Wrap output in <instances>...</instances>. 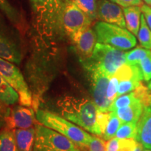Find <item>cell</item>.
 <instances>
[{
	"label": "cell",
	"instance_id": "cell-1",
	"mask_svg": "<svg viewBox=\"0 0 151 151\" xmlns=\"http://www.w3.org/2000/svg\"><path fill=\"white\" fill-rule=\"evenodd\" d=\"M58 107L62 117L86 131L101 137L97 122L98 109L92 100L66 97L60 99Z\"/></svg>",
	"mask_w": 151,
	"mask_h": 151
},
{
	"label": "cell",
	"instance_id": "cell-2",
	"mask_svg": "<svg viewBox=\"0 0 151 151\" xmlns=\"http://www.w3.org/2000/svg\"><path fill=\"white\" fill-rule=\"evenodd\" d=\"M36 118L39 123L59 132L70 139L80 148L81 151L88 150L92 136L83 128L62 116L42 109L37 110Z\"/></svg>",
	"mask_w": 151,
	"mask_h": 151
},
{
	"label": "cell",
	"instance_id": "cell-3",
	"mask_svg": "<svg viewBox=\"0 0 151 151\" xmlns=\"http://www.w3.org/2000/svg\"><path fill=\"white\" fill-rule=\"evenodd\" d=\"M81 62L85 70L97 69L111 78L125 63V52L109 45L97 42L92 55Z\"/></svg>",
	"mask_w": 151,
	"mask_h": 151
},
{
	"label": "cell",
	"instance_id": "cell-4",
	"mask_svg": "<svg viewBox=\"0 0 151 151\" xmlns=\"http://www.w3.org/2000/svg\"><path fill=\"white\" fill-rule=\"evenodd\" d=\"M64 0H31L36 23L43 35H58V20Z\"/></svg>",
	"mask_w": 151,
	"mask_h": 151
},
{
	"label": "cell",
	"instance_id": "cell-5",
	"mask_svg": "<svg viewBox=\"0 0 151 151\" xmlns=\"http://www.w3.org/2000/svg\"><path fill=\"white\" fill-rule=\"evenodd\" d=\"M92 20L71 0H64L58 20V35L71 40L81 30L89 27Z\"/></svg>",
	"mask_w": 151,
	"mask_h": 151
},
{
	"label": "cell",
	"instance_id": "cell-6",
	"mask_svg": "<svg viewBox=\"0 0 151 151\" xmlns=\"http://www.w3.org/2000/svg\"><path fill=\"white\" fill-rule=\"evenodd\" d=\"M98 43L107 44L122 50H127L137 45L135 36L126 28L99 21L94 26Z\"/></svg>",
	"mask_w": 151,
	"mask_h": 151
},
{
	"label": "cell",
	"instance_id": "cell-7",
	"mask_svg": "<svg viewBox=\"0 0 151 151\" xmlns=\"http://www.w3.org/2000/svg\"><path fill=\"white\" fill-rule=\"evenodd\" d=\"M32 151H81L74 143L59 132L41 123L35 125Z\"/></svg>",
	"mask_w": 151,
	"mask_h": 151
},
{
	"label": "cell",
	"instance_id": "cell-8",
	"mask_svg": "<svg viewBox=\"0 0 151 151\" xmlns=\"http://www.w3.org/2000/svg\"><path fill=\"white\" fill-rule=\"evenodd\" d=\"M0 74L18 92L20 105L28 107L33 105V98L29 86L18 68L13 62L0 58Z\"/></svg>",
	"mask_w": 151,
	"mask_h": 151
},
{
	"label": "cell",
	"instance_id": "cell-9",
	"mask_svg": "<svg viewBox=\"0 0 151 151\" xmlns=\"http://www.w3.org/2000/svg\"><path fill=\"white\" fill-rule=\"evenodd\" d=\"M89 76L92 101L98 111H110L111 103L107 99V88L110 77L97 69H86Z\"/></svg>",
	"mask_w": 151,
	"mask_h": 151
},
{
	"label": "cell",
	"instance_id": "cell-10",
	"mask_svg": "<svg viewBox=\"0 0 151 151\" xmlns=\"http://www.w3.org/2000/svg\"><path fill=\"white\" fill-rule=\"evenodd\" d=\"M0 58L19 65L22 60L20 41L15 33L0 21Z\"/></svg>",
	"mask_w": 151,
	"mask_h": 151
},
{
	"label": "cell",
	"instance_id": "cell-11",
	"mask_svg": "<svg viewBox=\"0 0 151 151\" xmlns=\"http://www.w3.org/2000/svg\"><path fill=\"white\" fill-rule=\"evenodd\" d=\"M36 113L31 107L16 105L11 108L6 120L5 129H29L37 124Z\"/></svg>",
	"mask_w": 151,
	"mask_h": 151
},
{
	"label": "cell",
	"instance_id": "cell-12",
	"mask_svg": "<svg viewBox=\"0 0 151 151\" xmlns=\"http://www.w3.org/2000/svg\"><path fill=\"white\" fill-rule=\"evenodd\" d=\"M71 41L80 61H82L89 58L93 53L94 47L97 43V35L94 29L89 27L77 32Z\"/></svg>",
	"mask_w": 151,
	"mask_h": 151
},
{
	"label": "cell",
	"instance_id": "cell-13",
	"mask_svg": "<svg viewBox=\"0 0 151 151\" xmlns=\"http://www.w3.org/2000/svg\"><path fill=\"white\" fill-rule=\"evenodd\" d=\"M97 18L103 22L126 28L123 9L118 4L109 0L97 1Z\"/></svg>",
	"mask_w": 151,
	"mask_h": 151
},
{
	"label": "cell",
	"instance_id": "cell-14",
	"mask_svg": "<svg viewBox=\"0 0 151 151\" xmlns=\"http://www.w3.org/2000/svg\"><path fill=\"white\" fill-rule=\"evenodd\" d=\"M136 140L146 149L151 150V106L145 107L137 122Z\"/></svg>",
	"mask_w": 151,
	"mask_h": 151
},
{
	"label": "cell",
	"instance_id": "cell-15",
	"mask_svg": "<svg viewBox=\"0 0 151 151\" xmlns=\"http://www.w3.org/2000/svg\"><path fill=\"white\" fill-rule=\"evenodd\" d=\"M144 108L142 104L139 101H137L127 106L116 109L113 111V112L120 118L122 123L128 122H137Z\"/></svg>",
	"mask_w": 151,
	"mask_h": 151
},
{
	"label": "cell",
	"instance_id": "cell-16",
	"mask_svg": "<svg viewBox=\"0 0 151 151\" xmlns=\"http://www.w3.org/2000/svg\"><path fill=\"white\" fill-rule=\"evenodd\" d=\"M14 132L18 150L32 151L35 140V127L29 129H14Z\"/></svg>",
	"mask_w": 151,
	"mask_h": 151
},
{
	"label": "cell",
	"instance_id": "cell-17",
	"mask_svg": "<svg viewBox=\"0 0 151 151\" xmlns=\"http://www.w3.org/2000/svg\"><path fill=\"white\" fill-rule=\"evenodd\" d=\"M126 28L134 36L138 35L141 24V9L139 6L127 7L123 9Z\"/></svg>",
	"mask_w": 151,
	"mask_h": 151
},
{
	"label": "cell",
	"instance_id": "cell-18",
	"mask_svg": "<svg viewBox=\"0 0 151 151\" xmlns=\"http://www.w3.org/2000/svg\"><path fill=\"white\" fill-rule=\"evenodd\" d=\"M139 142L134 139L113 137L106 142V151H134Z\"/></svg>",
	"mask_w": 151,
	"mask_h": 151
},
{
	"label": "cell",
	"instance_id": "cell-19",
	"mask_svg": "<svg viewBox=\"0 0 151 151\" xmlns=\"http://www.w3.org/2000/svg\"><path fill=\"white\" fill-rule=\"evenodd\" d=\"M0 101L7 106H14L19 102V95L16 90L0 74Z\"/></svg>",
	"mask_w": 151,
	"mask_h": 151
},
{
	"label": "cell",
	"instance_id": "cell-20",
	"mask_svg": "<svg viewBox=\"0 0 151 151\" xmlns=\"http://www.w3.org/2000/svg\"><path fill=\"white\" fill-rule=\"evenodd\" d=\"M0 151H19L14 130L4 128L0 132Z\"/></svg>",
	"mask_w": 151,
	"mask_h": 151
},
{
	"label": "cell",
	"instance_id": "cell-21",
	"mask_svg": "<svg viewBox=\"0 0 151 151\" xmlns=\"http://www.w3.org/2000/svg\"><path fill=\"white\" fill-rule=\"evenodd\" d=\"M141 46L147 49H151V30L147 24L143 14L141 16V24L137 35Z\"/></svg>",
	"mask_w": 151,
	"mask_h": 151
},
{
	"label": "cell",
	"instance_id": "cell-22",
	"mask_svg": "<svg viewBox=\"0 0 151 151\" xmlns=\"http://www.w3.org/2000/svg\"><path fill=\"white\" fill-rule=\"evenodd\" d=\"M91 20L97 18V0H71Z\"/></svg>",
	"mask_w": 151,
	"mask_h": 151
},
{
	"label": "cell",
	"instance_id": "cell-23",
	"mask_svg": "<svg viewBox=\"0 0 151 151\" xmlns=\"http://www.w3.org/2000/svg\"><path fill=\"white\" fill-rule=\"evenodd\" d=\"M149 55H151V50L145 48L137 47L125 52V62L129 65H138L141 60Z\"/></svg>",
	"mask_w": 151,
	"mask_h": 151
},
{
	"label": "cell",
	"instance_id": "cell-24",
	"mask_svg": "<svg viewBox=\"0 0 151 151\" xmlns=\"http://www.w3.org/2000/svg\"><path fill=\"white\" fill-rule=\"evenodd\" d=\"M122 124L120 118L113 111H111V116L106 127L105 131L102 135V139L104 141L110 140L111 139L116 137V134L118 131L119 127Z\"/></svg>",
	"mask_w": 151,
	"mask_h": 151
},
{
	"label": "cell",
	"instance_id": "cell-25",
	"mask_svg": "<svg viewBox=\"0 0 151 151\" xmlns=\"http://www.w3.org/2000/svg\"><path fill=\"white\" fill-rule=\"evenodd\" d=\"M137 134V122H128L120 124L116 137L118 139H136Z\"/></svg>",
	"mask_w": 151,
	"mask_h": 151
},
{
	"label": "cell",
	"instance_id": "cell-26",
	"mask_svg": "<svg viewBox=\"0 0 151 151\" xmlns=\"http://www.w3.org/2000/svg\"><path fill=\"white\" fill-rule=\"evenodd\" d=\"M142 79L139 78H133L120 81L118 86L117 97L119 96L129 93L134 91L137 87H139L142 83Z\"/></svg>",
	"mask_w": 151,
	"mask_h": 151
},
{
	"label": "cell",
	"instance_id": "cell-27",
	"mask_svg": "<svg viewBox=\"0 0 151 151\" xmlns=\"http://www.w3.org/2000/svg\"><path fill=\"white\" fill-rule=\"evenodd\" d=\"M137 101H139V100L136 98L133 91L129 92V93L122 94V95L116 97L113 101L110 107V111H113L118 109L127 106L131 105L132 104Z\"/></svg>",
	"mask_w": 151,
	"mask_h": 151
},
{
	"label": "cell",
	"instance_id": "cell-28",
	"mask_svg": "<svg viewBox=\"0 0 151 151\" xmlns=\"http://www.w3.org/2000/svg\"><path fill=\"white\" fill-rule=\"evenodd\" d=\"M136 98L142 104L144 107L150 106L151 105V90L148 87L141 83L133 91Z\"/></svg>",
	"mask_w": 151,
	"mask_h": 151
},
{
	"label": "cell",
	"instance_id": "cell-29",
	"mask_svg": "<svg viewBox=\"0 0 151 151\" xmlns=\"http://www.w3.org/2000/svg\"><path fill=\"white\" fill-rule=\"evenodd\" d=\"M138 66L142 73L143 81L149 82L151 80V55L141 60Z\"/></svg>",
	"mask_w": 151,
	"mask_h": 151
},
{
	"label": "cell",
	"instance_id": "cell-30",
	"mask_svg": "<svg viewBox=\"0 0 151 151\" xmlns=\"http://www.w3.org/2000/svg\"><path fill=\"white\" fill-rule=\"evenodd\" d=\"M119 83H120V81L116 76H113L112 77H111L108 88H107V99L111 104L117 97Z\"/></svg>",
	"mask_w": 151,
	"mask_h": 151
},
{
	"label": "cell",
	"instance_id": "cell-31",
	"mask_svg": "<svg viewBox=\"0 0 151 151\" xmlns=\"http://www.w3.org/2000/svg\"><path fill=\"white\" fill-rule=\"evenodd\" d=\"M111 116V111H106V112H104V111H98L97 117V122L98 127L101 133V137H102L104 132L105 131L106 127L107 124Z\"/></svg>",
	"mask_w": 151,
	"mask_h": 151
},
{
	"label": "cell",
	"instance_id": "cell-32",
	"mask_svg": "<svg viewBox=\"0 0 151 151\" xmlns=\"http://www.w3.org/2000/svg\"><path fill=\"white\" fill-rule=\"evenodd\" d=\"M88 151H106V142L103 139L93 136L89 143Z\"/></svg>",
	"mask_w": 151,
	"mask_h": 151
},
{
	"label": "cell",
	"instance_id": "cell-33",
	"mask_svg": "<svg viewBox=\"0 0 151 151\" xmlns=\"http://www.w3.org/2000/svg\"><path fill=\"white\" fill-rule=\"evenodd\" d=\"M0 9L11 19V20H16L17 18L14 9L11 6L6 0H0Z\"/></svg>",
	"mask_w": 151,
	"mask_h": 151
},
{
	"label": "cell",
	"instance_id": "cell-34",
	"mask_svg": "<svg viewBox=\"0 0 151 151\" xmlns=\"http://www.w3.org/2000/svg\"><path fill=\"white\" fill-rule=\"evenodd\" d=\"M11 108L0 101V129L5 128L6 120L10 113Z\"/></svg>",
	"mask_w": 151,
	"mask_h": 151
},
{
	"label": "cell",
	"instance_id": "cell-35",
	"mask_svg": "<svg viewBox=\"0 0 151 151\" xmlns=\"http://www.w3.org/2000/svg\"><path fill=\"white\" fill-rule=\"evenodd\" d=\"M112 2H114L119 6L127 8V7L133 6H141L143 4L142 0H111Z\"/></svg>",
	"mask_w": 151,
	"mask_h": 151
},
{
	"label": "cell",
	"instance_id": "cell-36",
	"mask_svg": "<svg viewBox=\"0 0 151 151\" xmlns=\"http://www.w3.org/2000/svg\"><path fill=\"white\" fill-rule=\"evenodd\" d=\"M141 12L146 18V22L149 28L151 30V8L147 4H143L141 6Z\"/></svg>",
	"mask_w": 151,
	"mask_h": 151
},
{
	"label": "cell",
	"instance_id": "cell-37",
	"mask_svg": "<svg viewBox=\"0 0 151 151\" xmlns=\"http://www.w3.org/2000/svg\"><path fill=\"white\" fill-rule=\"evenodd\" d=\"M143 148H143V146H142V145H141L140 143H138L137 148H135V150L134 151H143Z\"/></svg>",
	"mask_w": 151,
	"mask_h": 151
},
{
	"label": "cell",
	"instance_id": "cell-38",
	"mask_svg": "<svg viewBox=\"0 0 151 151\" xmlns=\"http://www.w3.org/2000/svg\"><path fill=\"white\" fill-rule=\"evenodd\" d=\"M143 1H145V3L148 6H151V0H143Z\"/></svg>",
	"mask_w": 151,
	"mask_h": 151
},
{
	"label": "cell",
	"instance_id": "cell-39",
	"mask_svg": "<svg viewBox=\"0 0 151 151\" xmlns=\"http://www.w3.org/2000/svg\"><path fill=\"white\" fill-rule=\"evenodd\" d=\"M147 87H148L149 89L151 90V81H149L148 83V86H147ZM150 106H151V105H150Z\"/></svg>",
	"mask_w": 151,
	"mask_h": 151
},
{
	"label": "cell",
	"instance_id": "cell-40",
	"mask_svg": "<svg viewBox=\"0 0 151 151\" xmlns=\"http://www.w3.org/2000/svg\"><path fill=\"white\" fill-rule=\"evenodd\" d=\"M143 151H151V150H149V149H146V148H145Z\"/></svg>",
	"mask_w": 151,
	"mask_h": 151
},
{
	"label": "cell",
	"instance_id": "cell-41",
	"mask_svg": "<svg viewBox=\"0 0 151 151\" xmlns=\"http://www.w3.org/2000/svg\"><path fill=\"white\" fill-rule=\"evenodd\" d=\"M86 151H88V150H86Z\"/></svg>",
	"mask_w": 151,
	"mask_h": 151
}]
</instances>
